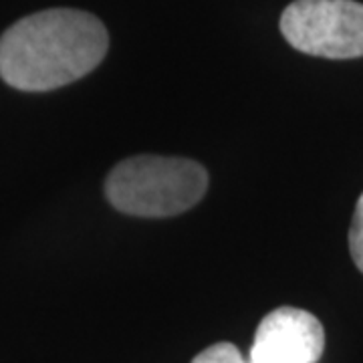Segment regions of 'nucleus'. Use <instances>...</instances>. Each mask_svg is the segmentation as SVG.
<instances>
[{
    "mask_svg": "<svg viewBox=\"0 0 363 363\" xmlns=\"http://www.w3.org/2000/svg\"><path fill=\"white\" fill-rule=\"evenodd\" d=\"M109 47L95 14L49 9L16 21L0 37V79L18 91H52L89 75Z\"/></svg>",
    "mask_w": 363,
    "mask_h": 363,
    "instance_id": "f257e3e1",
    "label": "nucleus"
},
{
    "mask_svg": "<svg viewBox=\"0 0 363 363\" xmlns=\"http://www.w3.org/2000/svg\"><path fill=\"white\" fill-rule=\"evenodd\" d=\"M206 190V168L186 157H130L119 162L105 182L109 204L140 218L178 216L194 208Z\"/></svg>",
    "mask_w": 363,
    "mask_h": 363,
    "instance_id": "f03ea898",
    "label": "nucleus"
},
{
    "mask_svg": "<svg viewBox=\"0 0 363 363\" xmlns=\"http://www.w3.org/2000/svg\"><path fill=\"white\" fill-rule=\"evenodd\" d=\"M286 43L313 57H363V4L355 0H295L281 16Z\"/></svg>",
    "mask_w": 363,
    "mask_h": 363,
    "instance_id": "7ed1b4c3",
    "label": "nucleus"
},
{
    "mask_svg": "<svg viewBox=\"0 0 363 363\" xmlns=\"http://www.w3.org/2000/svg\"><path fill=\"white\" fill-rule=\"evenodd\" d=\"M323 350V325L315 315L279 307L260 321L248 363H317Z\"/></svg>",
    "mask_w": 363,
    "mask_h": 363,
    "instance_id": "20e7f679",
    "label": "nucleus"
},
{
    "mask_svg": "<svg viewBox=\"0 0 363 363\" xmlns=\"http://www.w3.org/2000/svg\"><path fill=\"white\" fill-rule=\"evenodd\" d=\"M192 363H248L245 357L240 355L238 347H234L233 343H214L202 353H198Z\"/></svg>",
    "mask_w": 363,
    "mask_h": 363,
    "instance_id": "39448f33",
    "label": "nucleus"
},
{
    "mask_svg": "<svg viewBox=\"0 0 363 363\" xmlns=\"http://www.w3.org/2000/svg\"><path fill=\"white\" fill-rule=\"evenodd\" d=\"M350 252L355 267L363 272V194L357 200L350 228Z\"/></svg>",
    "mask_w": 363,
    "mask_h": 363,
    "instance_id": "423d86ee",
    "label": "nucleus"
}]
</instances>
